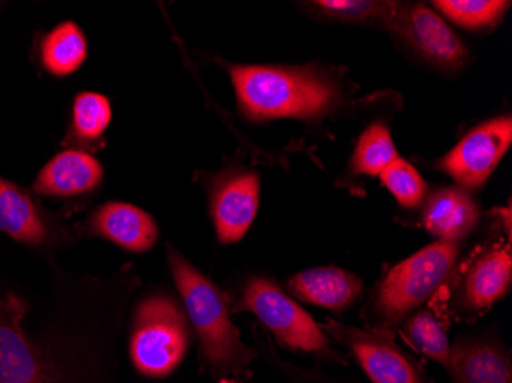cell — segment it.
Masks as SVG:
<instances>
[{"mask_svg": "<svg viewBox=\"0 0 512 383\" xmlns=\"http://www.w3.org/2000/svg\"><path fill=\"white\" fill-rule=\"evenodd\" d=\"M0 230L19 243L40 246L51 236L50 223L27 190L0 178Z\"/></svg>", "mask_w": 512, "mask_h": 383, "instance_id": "obj_15", "label": "cell"}, {"mask_svg": "<svg viewBox=\"0 0 512 383\" xmlns=\"http://www.w3.org/2000/svg\"><path fill=\"white\" fill-rule=\"evenodd\" d=\"M512 143L511 115H500L471 129L437 161L436 167L465 190L482 189Z\"/></svg>", "mask_w": 512, "mask_h": 383, "instance_id": "obj_6", "label": "cell"}, {"mask_svg": "<svg viewBox=\"0 0 512 383\" xmlns=\"http://www.w3.org/2000/svg\"><path fill=\"white\" fill-rule=\"evenodd\" d=\"M434 8L459 27L470 31L490 30L502 22L511 2L503 0H436Z\"/></svg>", "mask_w": 512, "mask_h": 383, "instance_id": "obj_21", "label": "cell"}, {"mask_svg": "<svg viewBox=\"0 0 512 383\" xmlns=\"http://www.w3.org/2000/svg\"><path fill=\"white\" fill-rule=\"evenodd\" d=\"M260 206V177L250 171L226 172L211 192V212L218 239L238 243L246 236Z\"/></svg>", "mask_w": 512, "mask_h": 383, "instance_id": "obj_10", "label": "cell"}, {"mask_svg": "<svg viewBox=\"0 0 512 383\" xmlns=\"http://www.w3.org/2000/svg\"><path fill=\"white\" fill-rule=\"evenodd\" d=\"M511 247H496L483 253L468 270L463 285V301L473 311L496 304L511 287Z\"/></svg>", "mask_w": 512, "mask_h": 383, "instance_id": "obj_16", "label": "cell"}, {"mask_svg": "<svg viewBox=\"0 0 512 383\" xmlns=\"http://www.w3.org/2000/svg\"><path fill=\"white\" fill-rule=\"evenodd\" d=\"M480 209L468 190L462 187H445L436 190L425 201V229L437 241L459 243L467 238L479 223Z\"/></svg>", "mask_w": 512, "mask_h": 383, "instance_id": "obj_12", "label": "cell"}, {"mask_svg": "<svg viewBox=\"0 0 512 383\" xmlns=\"http://www.w3.org/2000/svg\"><path fill=\"white\" fill-rule=\"evenodd\" d=\"M88 56L85 36L74 22L54 28L43 40L42 60L45 68L57 77L69 76L83 65Z\"/></svg>", "mask_w": 512, "mask_h": 383, "instance_id": "obj_18", "label": "cell"}, {"mask_svg": "<svg viewBox=\"0 0 512 383\" xmlns=\"http://www.w3.org/2000/svg\"><path fill=\"white\" fill-rule=\"evenodd\" d=\"M238 108L252 122H316L344 103L341 85L313 66L227 65Z\"/></svg>", "mask_w": 512, "mask_h": 383, "instance_id": "obj_1", "label": "cell"}, {"mask_svg": "<svg viewBox=\"0 0 512 383\" xmlns=\"http://www.w3.org/2000/svg\"><path fill=\"white\" fill-rule=\"evenodd\" d=\"M333 338L350 348L362 370L375 383H433L419 362L411 359L387 334L329 322Z\"/></svg>", "mask_w": 512, "mask_h": 383, "instance_id": "obj_9", "label": "cell"}, {"mask_svg": "<svg viewBox=\"0 0 512 383\" xmlns=\"http://www.w3.org/2000/svg\"><path fill=\"white\" fill-rule=\"evenodd\" d=\"M404 338L425 356L439 362L448 368L451 348L448 344L447 333L437 321L436 316L428 310L414 313L402 328Z\"/></svg>", "mask_w": 512, "mask_h": 383, "instance_id": "obj_23", "label": "cell"}, {"mask_svg": "<svg viewBox=\"0 0 512 383\" xmlns=\"http://www.w3.org/2000/svg\"><path fill=\"white\" fill-rule=\"evenodd\" d=\"M310 10L319 16L339 22L382 25L390 28L399 10V2H379V0H319L309 2Z\"/></svg>", "mask_w": 512, "mask_h": 383, "instance_id": "obj_19", "label": "cell"}, {"mask_svg": "<svg viewBox=\"0 0 512 383\" xmlns=\"http://www.w3.org/2000/svg\"><path fill=\"white\" fill-rule=\"evenodd\" d=\"M428 65L457 69L468 60V50L456 31L424 4L399 5L390 28Z\"/></svg>", "mask_w": 512, "mask_h": 383, "instance_id": "obj_8", "label": "cell"}, {"mask_svg": "<svg viewBox=\"0 0 512 383\" xmlns=\"http://www.w3.org/2000/svg\"><path fill=\"white\" fill-rule=\"evenodd\" d=\"M189 348L188 321L169 296L155 295L138 305L132 327L131 357L138 373L169 376Z\"/></svg>", "mask_w": 512, "mask_h": 383, "instance_id": "obj_4", "label": "cell"}, {"mask_svg": "<svg viewBox=\"0 0 512 383\" xmlns=\"http://www.w3.org/2000/svg\"><path fill=\"white\" fill-rule=\"evenodd\" d=\"M220 383H237V382H234V380H221Z\"/></svg>", "mask_w": 512, "mask_h": 383, "instance_id": "obj_25", "label": "cell"}, {"mask_svg": "<svg viewBox=\"0 0 512 383\" xmlns=\"http://www.w3.org/2000/svg\"><path fill=\"white\" fill-rule=\"evenodd\" d=\"M289 290L309 304L344 311L361 296L362 282L358 276L338 267H315L292 276Z\"/></svg>", "mask_w": 512, "mask_h": 383, "instance_id": "obj_14", "label": "cell"}, {"mask_svg": "<svg viewBox=\"0 0 512 383\" xmlns=\"http://www.w3.org/2000/svg\"><path fill=\"white\" fill-rule=\"evenodd\" d=\"M103 180V167L88 152H60L40 171L34 192L46 197H76L96 189Z\"/></svg>", "mask_w": 512, "mask_h": 383, "instance_id": "obj_13", "label": "cell"}, {"mask_svg": "<svg viewBox=\"0 0 512 383\" xmlns=\"http://www.w3.org/2000/svg\"><path fill=\"white\" fill-rule=\"evenodd\" d=\"M382 183L404 207H416L427 197V183L408 161L398 158L381 174Z\"/></svg>", "mask_w": 512, "mask_h": 383, "instance_id": "obj_24", "label": "cell"}, {"mask_svg": "<svg viewBox=\"0 0 512 383\" xmlns=\"http://www.w3.org/2000/svg\"><path fill=\"white\" fill-rule=\"evenodd\" d=\"M25 315L19 296H0V383H65L23 331Z\"/></svg>", "mask_w": 512, "mask_h": 383, "instance_id": "obj_7", "label": "cell"}, {"mask_svg": "<svg viewBox=\"0 0 512 383\" xmlns=\"http://www.w3.org/2000/svg\"><path fill=\"white\" fill-rule=\"evenodd\" d=\"M169 266L200 339L204 361L215 371L244 370L255 353L241 342L220 290L177 250L169 249Z\"/></svg>", "mask_w": 512, "mask_h": 383, "instance_id": "obj_2", "label": "cell"}, {"mask_svg": "<svg viewBox=\"0 0 512 383\" xmlns=\"http://www.w3.org/2000/svg\"><path fill=\"white\" fill-rule=\"evenodd\" d=\"M459 253V243L436 241L396 264L379 282L371 301L379 328L385 333L410 318L447 281Z\"/></svg>", "mask_w": 512, "mask_h": 383, "instance_id": "obj_3", "label": "cell"}, {"mask_svg": "<svg viewBox=\"0 0 512 383\" xmlns=\"http://www.w3.org/2000/svg\"><path fill=\"white\" fill-rule=\"evenodd\" d=\"M241 308L260 319L283 347L319 356H335L312 316L279 289L275 282L266 278L250 279L244 287Z\"/></svg>", "mask_w": 512, "mask_h": 383, "instance_id": "obj_5", "label": "cell"}, {"mask_svg": "<svg viewBox=\"0 0 512 383\" xmlns=\"http://www.w3.org/2000/svg\"><path fill=\"white\" fill-rule=\"evenodd\" d=\"M448 368L456 383H512L511 361L505 351L483 342L454 345Z\"/></svg>", "mask_w": 512, "mask_h": 383, "instance_id": "obj_17", "label": "cell"}, {"mask_svg": "<svg viewBox=\"0 0 512 383\" xmlns=\"http://www.w3.org/2000/svg\"><path fill=\"white\" fill-rule=\"evenodd\" d=\"M398 158L390 129L384 123H373L359 137L350 166L356 175L381 177L382 172Z\"/></svg>", "mask_w": 512, "mask_h": 383, "instance_id": "obj_20", "label": "cell"}, {"mask_svg": "<svg viewBox=\"0 0 512 383\" xmlns=\"http://www.w3.org/2000/svg\"><path fill=\"white\" fill-rule=\"evenodd\" d=\"M111 118V103L105 95L82 92L74 100L71 137L80 145H96L102 140Z\"/></svg>", "mask_w": 512, "mask_h": 383, "instance_id": "obj_22", "label": "cell"}, {"mask_svg": "<svg viewBox=\"0 0 512 383\" xmlns=\"http://www.w3.org/2000/svg\"><path fill=\"white\" fill-rule=\"evenodd\" d=\"M89 230L129 252H148L157 243L154 218L128 203H108L92 213Z\"/></svg>", "mask_w": 512, "mask_h": 383, "instance_id": "obj_11", "label": "cell"}]
</instances>
